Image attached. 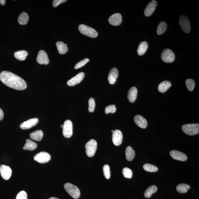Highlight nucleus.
I'll return each mask as SVG.
<instances>
[{"label":"nucleus","mask_w":199,"mask_h":199,"mask_svg":"<svg viewBox=\"0 0 199 199\" xmlns=\"http://www.w3.org/2000/svg\"><path fill=\"white\" fill-rule=\"evenodd\" d=\"M0 80L8 87L17 90H24L27 87L23 79L10 72H2L0 74Z\"/></svg>","instance_id":"1"},{"label":"nucleus","mask_w":199,"mask_h":199,"mask_svg":"<svg viewBox=\"0 0 199 199\" xmlns=\"http://www.w3.org/2000/svg\"><path fill=\"white\" fill-rule=\"evenodd\" d=\"M78 29L80 33L87 36L92 38H95L98 37V33L96 30L87 25H80L79 26Z\"/></svg>","instance_id":"2"},{"label":"nucleus","mask_w":199,"mask_h":199,"mask_svg":"<svg viewBox=\"0 0 199 199\" xmlns=\"http://www.w3.org/2000/svg\"><path fill=\"white\" fill-rule=\"evenodd\" d=\"M182 130L185 133L189 135H194L199 132V123L185 124L182 126Z\"/></svg>","instance_id":"3"},{"label":"nucleus","mask_w":199,"mask_h":199,"mask_svg":"<svg viewBox=\"0 0 199 199\" xmlns=\"http://www.w3.org/2000/svg\"><path fill=\"white\" fill-rule=\"evenodd\" d=\"M64 187L65 190L72 198L78 199L79 198L80 193L79 190L77 186L70 183H66Z\"/></svg>","instance_id":"4"},{"label":"nucleus","mask_w":199,"mask_h":199,"mask_svg":"<svg viewBox=\"0 0 199 199\" xmlns=\"http://www.w3.org/2000/svg\"><path fill=\"white\" fill-rule=\"evenodd\" d=\"M97 142L94 139H91L86 143V153L89 157H93L95 154L97 149Z\"/></svg>","instance_id":"5"},{"label":"nucleus","mask_w":199,"mask_h":199,"mask_svg":"<svg viewBox=\"0 0 199 199\" xmlns=\"http://www.w3.org/2000/svg\"><path fill=\"white\" fill-rule=\"evenodd\" d=\"M63 134L66 138H71L73 135V124L70 120L64 122L62 131Z\"/></svg>","instance_id":"6"},{"label":"nucleus","mask_w":199,"mask_h":199,"mask_svg":"<svg viewBox=\"0 0 199 199\" xmlns=\"http://www.w3.org/2000/svg\"><path fill=\"white\" fill-rule=\"evenodd\" d=\"M179 24L183 31L189 33L191 30V24L189 19L184 15L181 16L179 18Z\"/></svg>","instance_id":"7"},{"label":"nucleus","mask_w":199,"mask_h":199,"mask_svg":"<svg viewBox=\"0 0 199 199\" xmlns=\"http://www.w3.org/2000/svg\"><path fill=\"white\" fill-rule=\"evenodd\" d=\"M161 58L163 61L170 63L174 61L175 56L174 53L171 50L166 49L162 52Z\"/></svg>","instance_id":"8"},{"label":"nucleus","mask_w":199,"mask_h":199,"mask_svg":"<svg viewBox=\"0 0 199 199\" xmlns=\"http://www.w3.org/2000/svg\"><path fill=\"white\" fill-rule=\"evenodd\" d=\"M34 159V160L40 164H45L51 160V157L47 152H42L35 155Z\"/></svg>","instance_id":"9"},{"label":"nucleus","mask_w":199,"mask_h":199,"mask_svg":"<svg viewBox=\"0 0 199 199\" xmlns=\"http://www.w3.org/2000/svg\"><path fill=\"white\" fill-rule=\"evenodd\" d=\"M0 173L4 180H8L11 176L12 170L9 167L2 164L0 166Z\"/></svg>","instance_id":"10"},{"label":"nucleus","mask_w":199,"mask_h":199,"mask_svg":"<svg viewBox=\"0 0 199 199\" xmlns=\"http://www.w3.org/2000/svg\"><path fill=\"white\" fill-rule=\"evenodd\" d=\"M85 76V73L83 72L79 73L67 82V85L70 87H73L79 83L83 80Z\"/></svg>","instance_id":"11"},{"label":"nucleus","mask_w":199,"mask_h":199,"mask_svg":"<svg viewBox=\"0 0 199 199\" xmlns=\"http://www.w3.org/2000/svg\"><path fill=\"white\" fill-rule=\"evenodd\" d=\"M37 61L39 64H48L50 62L47 53L42 50L39 52L37 57Z\"/></svg>","instance_id":"12"},{"label":"nucleus","mask_w":199,"mask_h":199,"mask_svg":"<svg viewBox=\"0 0 199 199\" xmlns=\"http://www.w3.org/2000/svg\"><path fill=\"white\" fill-rule=\"evenodd\" d=\"M112 140L114 144L116 146H119L122 142L123 135L120 131L116 130L112 132Z\"/></svg>","instance_id":"13"},{"label":"nucleus","mask_w":199,"mask_h":199,"mask_svg":"<svg viewBox=\"0 0 199 199\" xmlns=\"http://www.w3.org/2000/svg\"><path fill=\"white\" fill-rule=\"evenodd\" d=\"M39 121L38 118H32L21 123L20 125V128L23 130H28L35 126L38 123Z\"/></svg>","instance_id":"14"},{"label":"nucleus","mask_w":199,"mask_h":199,"mask_svg":"<svg viewBox=\"0 0 199 199\" xmlns=\"http://www.w3.org/2000/svg\"><path fill=\"white\" fill-rule=\"evenodd\" d=\"M170 155L175 160L186 161L187 160V155L182 152L177 150H173L170 152Z\"/></svg>","instance_id":"15"},{"label":"nucleus","mask_w":199,"mask_h":199,"mask_svg":"<svg viewBox=\"0 0 199 199\" xmlns=\"http://www.w3.org/2000/svg\"><path fill=\"white\" fill-rule=\"evenodd\" d=\"M109 21L110 24L112 26H119L122 22V17L120 13H115L109 18Z\"/></svg>","instance_id":"16"},{"label":"nucleus","mask_w":199,"mask_h":199,"mask_svg":"<svg viewBox=\"0 0 199 199\" xmlns=\"http://www.w3.org/2000/svg\"><path fill=\"white\" fill-rule=\"evenodd\" d=\"M157 6V2L156 1H152L149 3L144 11V15L146 17H150L153 13Z\"/></svg>","instance_id":"17"},{"label":"nucleus","mask_w":199,"mask_h":199,"mask_svg":"<svg viewBox=\"0 0 199 199\" xmlns=\"http://www.w3.org/2000/svg\"><path fill=\"white\" fill-rule=\"evenodd\" d=\"M134 120L136 124L142 128L145 129L148 126V122L146 119L139 115L135 116Z\"/></svg>","instance_id":"18"},{"label":"nucleus","mask_w":199,"mask_h":199,"mask_svg":"<svg viewBox=\"0 0 199 199\" xmlns=\"http://www.w3.org/2000/svg\"><path fill=\"white\" fill-rule=\"evenodd\" d=\"M118 76V71L116 68H114L111 70L108 77L109 83L111 85L115 83Z\"/></svg>","instance_id":"19"},{"label":"nucleus","mask_w":199,"mask_h":199,"mask_svg":"<svg viewBox=\"0 0 199 199\" xmlns=\"http://www.w3.org/2000/svg\"><path fill=\"white\" fill-rule=\"evenodd\" d=\"M138 90L137 88L132 87L129 90L128 94V98L131 103H134L137 98Z\"/></svg>","instance_id":"20"},{"label":"nucleus","mask_w":199,"mask_h":199,"mask_svg":"<svg viewBox=\"0 0 199 199\" xmlns=\"http://www.w3.org/2000/svg\"><path fill=\"white\" fill-rule=\"evenodd\" d=\"M37 147V145L36 143L31 141V140L27 139L26 143L23 147V149L25 150H29L30 151H33V150L36 149Z\"/></svg>","instance_id":"21"},{"label":"nucleus","mask_w":199,"mask_h":199,"mask_svg":"<svg viewBox=\"0 0 199 199\" xmlns=\"http://www.w3.org/2000/svg\"><path fill=\"white\" fill-rule=\"evenodd\" d=\"M30 136V138L34 140L40 141L43 137V133L42 130H37L31 133Z\"/></svg>","instance_id":"22"},{"label":"nucleus","mask_w":199,"mask_h":199,"mask_svg":"<svg viewBox=\"0 0 199 199\" xmlns=\"http://www.w3.org/2000/svg\"><path fill=\"white\" fill-rule=\"evenodd\" d=\"M67 46V44H64L62 42H58L56 43L57 50L60 54H64L67 53L68 49Z\"/></svg>","instance_id":"23"},{"label":"nucleus","mask_w":199,"mask_h":199,"mask_svg":"<svg viewBox=\"0 0 199 199\" xmlns=\"http://www.w3.org/2000/svg\"><path fill=\"white\" fill-rule=\"evenodd\" d=\"M148 47V43L146 42H143L139 44L137 50L138 54L140 56H142L146 53Z\"/></svg>","instance_id":"24"},{"label":"nucleus","mask_w":199,"mask_h":199,"mask_svg":"<svg viewBox=\"0 0 199 199\" xmlns=\"http://www.w3.org/2000/svg\"><path fill=\"white\" fill-rule=\"evenodd\" d=\"M28 55V52L25 50L17 51L14 53V56L15 58L17 60L20 61H23L26 60Z\"/></svg>","instance_id":"25"},{"label":"nucleus","mask_w":199,"mask_h":199,"mask_svg":"<svg viewBox=\"0 0 199 199\" xmlns=\"http://www.w3.org/2000/svg\"><path fill=\"white\" fill-rule=\"evenodd\" d=\"M171 82L168 81L162 82L158 86V90L161 93H164L171 87Z\"/></svg>","instance_id":"26"},{"label":"nucleus","mask_w":199,"mask_h":199,"mask_svg":"<svg viewBox=\"0 0 199 199\" xmlns=\"http://www.w3.org/2000/svg\"><path fill=\"white\" fill-rule=\"evenodd\" d=\"M125 155L127 160L131 161L133 160L135 157V152L133 149L130 146H128L125 151Z\"/></svg>","instance_id":"27"},{"label":"nucleus","mask_w":199,"mask_h":199,"mask_svg":"<svg viewBox=\"0 0 199 199\" xmlns=\"http://www.w3.org/2000/svg\"><path fill=\"white\" fill-rule=\"evenodd\" d=\"M29 20V17L26 13L23 12L19 16L18 21L20 24L22 25H26Z\"/></svg>","instance_id":"28"},{"label":"nucleus","mask_w":199,"mask_h":199,"mask_svg":"<svg viewBox=\"0 0 199 199\" xmlns=\"http://www.w3.org/2000/svg\"><path fill=\"white\" fill-rule=\"evenodd\" d=\"M157 188L155 185H152L149 187L146 190L144 193V196L146 198H149L152 196V194L157 192Z\"/></svg>","instance_id":"29"},{"label":"nucleus","mask_w":199,"mask_h":199,"mask_svg":"<svg viewBox=\"0 0 199 199\" xmlns=\"http://www.w3.org/2000/svg\"><path fill=\"white\" fill-rule=\"evenodd\" d=\"M190 189V186L186 184H179L176 187L177 191L180 193H186Z\"/></svg>","instance_id":"30"},{"label":"nucleus","mask_w":199,"mask_h":199,"mask_svg":"<svg viewBox=\"0 0 199 199\" xmlns=\"http://www.w3.org/2000/svg\"><path fill=\"white\" fill-rule=\"evenodd\" d=\"M167 28V25L165 22L163 21L159 23V24L158 25L157 30L158 35H160L164 33L166 31Z\"/></svg>","instance_id":"31"},{"label":"nucleus","mask_w":199,"mask_h":199,"mask_svg":"<svg viewBox=\"0 0 199 199\" xmlns=\"http://www.w3.org/2000/svg\"><path fill=\"white\" fill-rule=\"evenodd\" d=\"M143 168L146 171L150 172H155L158 171V168L153 165L149 164H145Z\"/></svg>","instance_id":"32"},{"label":"nucleus","mask_w":199,"mask_h":199,"mask_svg":"<svg viewBox=\"0 0 199 199\" xmlns=\"http://www.w3.org/2000/svg\"><path fill=\"white\" fill-rule=\"evenodd\" d=\"M186 83L187 89L190 91H193L194 89L195 82L192 79H189L186 80Z\"/></svg>","instance_id":"33"},{"label":"nucleus","mask_w":199,"mask_h":199,"mask_svg":"<svg viewBox=\"0 0 199 199\" xmlns=\"http://www.w3.org/2000/svg\"><path fill=\"white\" fill-rule=\"evenodd\" d=\"M123 174L125 178L131 179L133 175L132 170L128 168H125L123 170Z\"/></svg>","instance_id":"34"},{"label":"nucleus","mask_w":199,"mask_h":199,"mask_svg":"<svg viewBox=\"0 0 199 199\" xmlns=\"http://www.w3.org/2000/svg\"><path fill=\"white\" fill-rule=\"evenodd\" d=\"M103 171L104 175L105 178L107 179L110 178L111 176L110 166L109 165L105 164L103 166Z\"/></svg>","instance_id":"35"},{"label":"nucleus","mask_w":199,"mask_h":199,"mask_svg":"<svg viewBox=\"0 0 199 199\" xmlns=\"http://www.w3.org/2000/svg\"><path fill=\"white\" fill-rule=\"evenodd\" d=\"M95 101L94 98H90L89 100V111L90 112H94L95 107Z\"/></svg>","instance_id":"36"},{"label":"nucleus","mask_w":199,"mask_h":199,"mask_svg":"<svg viewBox=\"0 0 199 199\" xmlns=\"http://www.w3.org/2000/svg\"><path fill=\"white\" fill-rule=\"evenodd\" d=\"M116 109L115 105H111L107 106L105 108V113H114L116 112Z\"/></svg>","instance_id":"37"},{"label":"nucleus","mask_w":199,"mask_h":199,"mask_svg":"<svg viewBox=\"0 0 199 199\" xmlns=\"http://www.w3.org/2000/svg\"><path fill=\"white\" fill-rule=\"evenodd\" d=\"M89 61V59L85 58L77 63L75 66V69H77L83 67L84 65Z\"/></svg>","instance_id":"38"},{"label":"nucleus","mask_w":199,"mask_h":199,"mask_svg":"<svg viewBox=\"0 0 199 199\" xmlns=\"http://www.w3.org/2000/svg\"><path fill=\"white\" fill-rule=\"evenodd\" d=\"M16 199H28L27 193L24 191H21L18 193Z\"/></svg>","instance_id":"39"},{"label":"nucleus","mask_w":199,"mask_h":199,"mask_svg":"<svg viewBox=\"0 0 199 199\" xmlns=\"http://www.w3.org/2000/svg\"><path fill=\"white\" fill-rule=\"evenodd\" d=\"M67 1L66 0H54L53 2V6L54 8H56L61 3L65 2Z\"/></svg>","instance_id":"40"},{"label":"nucleus","mask_w":199,"mask_h":199,"mask_svg":"<svg viewBox=\"0 0 199 199\" xmlns=\"http://www.w3.org/2000/svg\"><path fill=\"white\" fill-rule=\"evenodd\" d=\"M3 117H4V113L2 109L0 108V121L2 120Z\"/></svg>","instance_id":"41"},{"label":"nucleus","mask_w":199,"mask_h":199,"mask_svg":"<svg viewBox=\"0 0 199 199\" xmlns=\"http://www.w3.org/2000/svg\"><path fill=\"white\" fill-rule=\"evenodd\" d=\"M6 1L5 0H0V4L2 6L5 5V3H6Z\"/></svg>","instance_id":"42"},{"label":"nucleus","mask_w":199,"mask_h":199,"mask_svg":"<svg viewBox=\"0 0 199 199\" xmlns=\"http://www.w3.org/2000/svg\"><path fill=\"white\" fill-rule=\"evenodd\" d=\"M49 199H60L56 198V197H51V198H50Z\"/></svg>","instance_id":"43"},{"label":"nucleus","mask_w":199,"mask_h":199,"mask_svg":"<svg viewBox=\"0 0 199 199\" xmlns=\"http://www.w3.org/2000/svg\"><path fill=\"white\" fill-rule=\"evenodd\" d=\"M61 128H63V125H61Z\"/></svg>","instance_id":"44"},{"label":"nucleus","mask_w":199,"mask_h":199,"mask_svg":"<svg viewBox=\"0 0 199 199\" xmlns=\"http://www.w3.org/2000/svg\"><path fill=\"white\" fill-rule=\"evenodd\" d=\"M114 131H113V130H112V132H113Z\"/></svg>","instance_id":"45"}]
</instances>
